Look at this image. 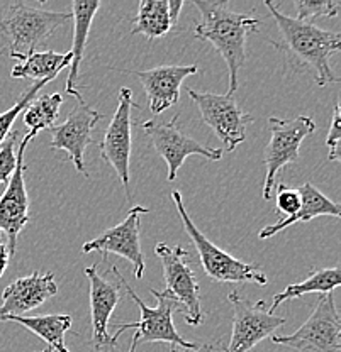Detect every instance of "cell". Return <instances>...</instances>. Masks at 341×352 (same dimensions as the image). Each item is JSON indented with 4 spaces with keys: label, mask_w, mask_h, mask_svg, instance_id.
<instances>
[{
    "label": "cell",
    "mask_w": 341,
    "mask_h": 352,
    "mask_svg": "<svg viewBox=\"0 0 341 352\" xmlns=\"http://www.w3.org/2000/svg\"><path fill=\"white\" fill-rule=\"evenodd\" d=\"M85 276L90 283V322H92V346L94 352L116 349L117 342L107 332L112 311L121 300V286L105 280L99 273L97 266H89Z\"/></svg>",
    "instance_id": "16"
},
{
    "label": "cell",
    "mask_w": 341,
    "mask_h": 352,
    "mask_svg": "<svg viewBox=\"0 0 341 352\" xmlns=\"http://www.w3.org/2000/svg\"><path fill=\"white\" fill-rule=\"evenodd\" d=\"M43 352H54V351L51 349V347H48V349H45V351H43Z\"/></svg>",
    "instance_id": "35"
},
{
    "label": "cell",
    "mask_w": 341,
    "mask_h": 352,
    "mask_svg": "<svg viewBox=\"0 0 341 352\" xmlns=\"http://www.w3.org/2000/svg\"><path fill=\"white\" fill-rule=\"evenodd\" d=\"M102 119L97 110L90 109L85 102H79L68 112L67 119L60 126L51 127V149L53 151H65L75 170L89 178L83 156H85L87 146L94 142L92 132L97 127L99 120Z\"/></svg>",
    "instance_id": "15"
},
{
    "label": "cell",
    "mask_w": 341,
    "mask_h": 352,
    "mask_svg": "<svg viewBox=\"0 0 341 352\" xmlns=\"http://www.w3.org/2000/svg\"><path fill=\"white\" fill-rule=\"evenodd\" d=\"M172 200H174L175 207H177L178 217L182 220L187 236L190 237L192 244L196 245L197 254H199L200 264H203L205 274L211 280L218 281V283H256L260 286L267 285L269 280L263 274L262 267L233 258V256L227 254L223 249H219L214 242L209 241L197 229L192 217L187 212L185 205H183L182 195L178 190L172 192Z\"/></svg>",
    "instance_id": "4"
},
{
    "label": "cell",
    "mask_w": 341,
    "mask_h": 352,
    "mask_svg": "<svg viewBox=\"0 0 341 352\" xmlns=\"http://www.w3.org/2000/svg\"><path fill=\"white\" fill-rule=\"evenodd\" d=\"M182 7H183V0H168V12H170V19L174 24H177Z\"/></svg>",
    "instance_id": "32"
},
{
    "label": "cell",
    "mask_w": 341,
    "mask_h": 352,
    "mask_svg": "<svg viewBox=\"0 0 341 352\" xmlns=\"http://www.w3.org/2000/svg\"><path fill=\"white\" fill-rule=\"evenodd\" d=\"M273 17L280 32V41H275V47L285 51L289 60L300 68H311L316 75L318 87L338 82L329 60L341 47L338 32L322 31L311 22H300L282 14L272 2H263Z\"/></svg>",
    "instance_id": "2"
},
{
    "label": "cell",
    "mask_w": 341,
    "mask_h": 352,
    "mask_svg": "<svg viewBox=\"0 0 341 352\" xmlns=\"http://www.w3.org/2000/svg\"><path fill=\"white\" fill-rule=\"evenodd\" d=\"M297 21L311 22L319 17H336L341 3L338 0H296Z\"/></svg>",
    "instance_id": "27"
},
{
    "label": "cell",
    "mask_w": 341,
    "mask_h": 352,
    "mask_svg": "<svg viewBox=\"0 0 341 352\" xmlns=\"http://www.w3.org/2000/svg\"><path fill=\"white\" fill-rule=\"evenodd\" d=\"M192 6L199 10L200 22L194 29L199 41H209L216 47L229 69V88L226 95H233L240 87V72L247 61V38L258 31L260 19L243 12L231 10L229 2L194 0Z\"/></svg>",
    "instance_id": "1"
},
{
    "label": "cell",
    "mask_w": 341,
    "mask_h": 352,
    "mask_svg": "<svg viewBox=\"0 0 341 352\" xmlns=\"http://www.w3.org/2000/svg\"><path fill=\"white\" fill-rule=\"evenodd\" d=\"M270 142L263 151V163H265L267 175L263 183V198L270 200L275 188V176L289 163L299 161V149L304 139L316 131V122L313 117L299 116L296 119H278L270 117L269 120Z\"/></svg>",
    "instance_id": "7"
},
{
    "label": "cell",
    "mask_w": 341,
    "mask_h": 352,
    "mask_svg": "<svg viewBox=\"0 0 341 352\" xmlns=\"http://www.w3.org/2000/svg\"><path fill=\"white\" fill-rule=\"evenodd\" d=\"M340 285L341 274L338 267H324V270L314 271V273L309 274L304 281L289 285L284 292L275 295L272 307H270L269 310L273 314L284 302L300 298V296L306 295V293H321V295H324V293H333V289L338 288Z\"/></svg>",
    "instance_id": "24"
},
{
    "label": "cell",
    "mask_w": 341,
    "mask_h": 352,
    "mask_svg": "<svg viewBox=\"0 0 341 352\" xmlns=\"http://www.w3.org/2000/svg\"><path fill=\"white\" fill-rule=\"evenodd\" d=\"M136 346H138V342H136V340H131V347H130V351H127V352H134V351H136Z\"/></svg>",
    "instance_id": "34"
},
{
    "label": "cell",
    "mask_w": 341,
    "mask_h": 352,
    "mask_svg": "<svg viewBox=\"0 0 341 352\" xmlns=\"http://www.w3.org/2000/svg\"><path fill=\"white\" fill-rule=\"evenodd\" d=\"M36 138V134L28 132L21 141L16 153V170L10 176L6 186V192L0 197V232L7 236V249L12 258L17 251V239L23 229L29 222V197L25 190V164L24 153L25 146Z\"/></svg>",
    "instance_id": "13"
},
{
    "label": "cell",
    "mask_w": 341,
    "mask_h": 352,
    "mask_svg": "<svg viewBox=\"0 0 341 352\" xmlns=\"http://www.w3.org/2000/svg\"><path fill=\"white\" fill-rule=\"evenodd\" d=\"M101 9V2H83V0H75L72 2V19L75 22L73 28V44L70 50V75L67 82V94L73 95L79 102H82V95H80L79 87V76H80V65H82L83 53H85L87 38H89L90 25L94 21L95 14Z\"/></svg>",
    "instance_id": "20"
},
{
    "label": "cell",
    "mask_w": 341,
    "mask_h": 352,
    "mask_svg": "<svg viewBox=\"0 0 341 352\" xmlns=\"http://www.w3.org/2000/svg\"><path fill=\"white\" fill-rule=\"evenodd\" d=\"M275 207H277V214L285 215L284 219L292 217L300 208L299 192L296 188L284 185V183L277 185V190H275Z\"/></svg>",
    "instance_id": "29"
},
{
    "label": "cell",
    "mask_w": 341,
    "mask_h": 352,
    "mask_svg": "<svg viewBox=\"0 0 341 352\" xmlns=\"http://www.w3.org/2000/svg\"><path fill=\"white\" fill-rule=\"evenodd\" d=\"M300 197V208L292 217L280 219L277 223L263 227L258 232L260 239H270L277 236L278 232L285 230L287 227L294 226L297 222H309V220L318 217H336L340 219L341 210L336 201L329 200L328 197L322 195L321 192L313 185V183H304L300 188H297Z\"/></svg>",
    "instance_id": "19"
},
{
    "label": "cell",
    "mask_w": 341,
    "mask_h": 352,
    "mask_svg": "<svg viewBox=\"0 0 341 352\" xmlns=\"http://www.w3.org/2000/svg\"><path fill=\"white\" fill-rule=\"evenodd\" d=\"M227 300L233 307V333L225 352H250L256 344L272 336L275 329L285 324L284 317L267 308L265 300L251 303L238 292H231Z\"/></svg>",
    "instance_id": "11"
},
{
    "label": "cell",
    "mask_w": 341,
    "mask_h": 352,
    "mask_svg": "<svg viewBox=\"0 0 341 352\" xmlns=\"http://www.w3.org/2000/svg\"><path fill=\"white\" fill-rule=\"evenodd\" d=\"M273 344L297 352H341V322L333 293H324L311 317L291 336H273Z\"/></svg>",
    "instance_id": "6"
},
{
    "label": "cell",
    "mask_w": 341,
    "mask_h": 352,
    "mask_svg": "<svg viewBox=\"0 0 341 352\" xmlns=\"http://www.w3.org/2000/svg\"><path fill=\"white\" fill-rule=\"evenodd\" d=\"M70 19L72 14L68 12H54L24 2L12 3L0 19V54L24 61Z\"/></svg>",
    "instance_id": "3"
},
{
    "label": "cell",
    "mask_w": 341,
    "mask_h": 352,
    "mask_svg": "<svg viewBox=\"0 0 341 352\" xmlns=\"http://www.w3.org/2000/svg\"><path fill=\"white\" fill-rule=\"evenodd\" d=\"M58 293V286L54 283L53 273H39L32 271L28 276L12 281L2 293V305H0V320L3 317H23L25 311L53 298Z\"/></svg>",
    "instance_id": "18"
},
{
    "label": "cell",
    "mask_w": 341,
    "mask_h": 352,
    "mask_svg": "<svg viewBox=\"0 0 341 352\" xmlns=\"http://www.w3.org/2000/svg\"><path fill=\"white\" fill-rule=\"evenodd\" d=\"M2 322H16L23 325L24 329L31 330L38 337H41L48 346L54 352H68L65 346V333L72 329L73 318L72 315L60 314V315H38V317H3Z\"/></svg>",
    "instance_id": "21"
},
{
    "label": "cell",
    "mask_w": 341,
    "mask_h": 352,
    "mask_svg": "<svg viewBox=\"0 0 341 352\" xmlns=\"http://www.w3.org/2000/svg\"><path fill=\"white\" fill-rule=\"evenodd\" d=\"M21 135L19 131L10 132L9 138L0 146V185H7L16 170V139Z\"/></svg>",
    "instance_id": "28"
},
{
    "label": "cell",
    "mask_w": 341,
    "mask_h": 352,
    "mask_svg": "<svg viewBox=\"0 0 341 352\" xmlns=\"http://www.w3.org/2000/svg\"><path fill=\"white\" fill-rule=\"evenodd\" d=\"M180 113H175L168 122L165 120H146L143 124V131L152 141L155 151L160 154L161 160L167 163L168 182L177 178L178 170L189 156H203L209 161H219L223 157L221 149L207 148L196 139L185 135L180 129Z\"/></svg>",
    "instance_id": "9"
},
{
    "label": "cell",
    "mask_w": 341,
    "mask_h": 352,
    "mask_svg": "<svg viewBox=\"0 0 341 352\" xmlns=\"http://www.w3.org/2000/svg\"><path fill=\"white\" fill-rule=\"evenodd\" d=\"M170 352H214V346L211 344H203V346H194V347H182V346H172Z\"/></svg>",
    "instance_id": "31"
},
{
    "label": "cell",
    "mask_w": 341,
    "mask_h": 352,
    "mask_svg": "<svg viewBox=\"0 0 341 352\" xmlns=\"http://www.w3.org/2000/svg\"><path fill=\"white\" fill-rule=\"evenodd\" d=\"M72 61L68 53H56V51H36L31 56L25 58L19 65H16L10 72L12 78H28L39 82L50 76H58Z\"/></svg>",
    "instance_id": "23"
},
{
    "label": "cell",
    "mask_w": 341,
    "mask_h": 352,
    "mask_svg": "<svg viewBox=\"0 0 341 352\" xmlns=\"http://www.w3.org/2000/svg\"><path fill=\"white\" fill-rule=\"evenodd\" d=\"M9 261H10V254H9V249H7V244H3V242L0 241V278H2L3 273H6L7 266H9Z\"/></svg>",
    "instance_id": "33"
},
{
    "label": "cell",
    "mask_w": 341,
    "mask_h": 352,
    "mask_svg": "<svg viewBox=\"0 0 341 352\" xmlns=\"http://www.w3.org/2000/svg\"><path fill=\"white\" fill-rule=\"evenodd\" d=\"M54 78H56V76H50V78H46V80L34 82L31 87L25 88V90L23 91V95H21L19 100H17L12 107L7 109L6 112L0 113V146H2V142L6 141V139L9 138L10 132H12L14 122H16L17 117L21 116V112H24V110L28 109V105L31 104L36 97H38L39 90H43V88H45L50 82H53Z\"/></svg>",
    "instance_id": "26"
},
{
    "label": "cell",
    "mask_w": 341,
    "mask_h": 352,
    "mask_svg": "<svg viewBox=\"0 0 341 352\" xmlns=\"http://www.w3.org/2000/svg\"><path fill=\"white\" fill-rule=\"evenodd\" d=\"M189 97L199 109L205 126L211 127L223 149L233 153L247 139V126L253 122V117L238 105L234 95H219L211 91H200L189 88Z\"/></svg>",
    "instance_id": "8"
},
{
    "label": "cell",
    "mask_w": 341,
    "mask_h": 352,
    "mask_svg": "<svg viewBox=\"0 0 341 352\" xmlns=\"http://www.w3.org/2000/svg\"><path fill=\"white\" fill-rule=\"evenodd\" d=\"M63 105V95L48 94L36 97L28 109L24 110V124L29 132L38 135L39 131L51 129L60 116V109Z\"/></svg>",
    "instance_id": "25"
},
{
    "label": "cell",
    "mask_w": 341,
    "mask_h": 352,
    "mask_svg": "<svg viewBox=\"0 0 341 352\" xmlns=\"http://www.w3.org/2000/svg\"><path fill=\"white\" fill-rule=\"evenodd\" d=\"M112 273H114V276L119 280L121 288L126 289L127 295H130L131 298H133V302L136 303L139 308V314H141L139 322H134V324H124V325H119V327H117L116 333L112 336V339L116 340V342L124 330L136 329V333L133 336V339L136 340L138 344L168 342V344H172V346L175 344V346H182V347L196 346L194 342H189V340L183 339L180 333L175 330L174 320H172V315H174V311L177 310V308L178 310H182V307H180V303H178L177 300H175L174 296L167 292V289L158 292V289L149 288L152 295L158 300V305H156L155 308H152L143 302L141 296L136 295V292H134V289L130 286V283L124 280V276L121 274L119 267L112 266Z\"/></svg>",
    "instance_id": "5"
},
{
    "label": "cell",
    "mask_w": 341,
    "mask_h": 352,
    "mask_svg": "<svg viewBox=\"0 0 341 352\" xmlns=\"http://www.w3.org/2000/svg\"><path fill=\"white\" fill-rule=\"evenodd\" d=\"M156 256L163 264V276L167 292L180 303L183 318L189 325H200L203 310H200V288L194 270L189 264V251L182 245H167L158 242L155 245Z\"/></svg>",
    "instance_id": "10"
},
{
    "label": "cell",
    "mask_w": 341,
    "mask_h": 352,
    "mask_svg": "<svg viewBox=\"0 0 341 352\" xmlns=\"http://www.w3.org/2000/svg\"><path fill=\"white\" fill-rule=\"evenodd\" d=\"M340 138H341V119H340V105L333 107L331 124H329L328 138H326V148H328V160H340Z\"/></svg>",
    "instance_id": "30"
},
{
    "label": "cell",
    "mask_w": 341,
    "mask_h": 352,
    "mask_svg": "<svg viewBox=\"0 0 341 352\" xmlns=\"http://www.w3.org/2000/svg\"><path fill=\"white\" fill-rule=\"evenodd\" d=\"M149 208L134 205L130 210L127 217L116 227L104 230L101 236L82 245V252H94L99 251L102 254V259H107L109 254H117L121 258L127 259L133 264V273L136 280H141L145 274V258L141 251V241H139V222L141 215L148 214Z\"/></svg>",
    "instance_id": "14"
},
{
    "label": "cell",
    "mask_w": 341,
    "mask_h": 352,
    "mask_svg": "<svg viewBox=\"0 0 341 352\" xmlns=\"http://www.w3.org/2000/svg\"><path fill=\"white\" fill-rule=\"evenodd\" d=\"M175 24L168 12V0H141L134 17L131 34H143L148 39L163 38Z\"/></svg>",
    "instance_id": "22"
},
{
    "label": "cell",
    "mask_w": 341,
    "mask_h": 352,
    "mask_svg": "<svg viewBox=\"0 0 341 352\" xmlns=\"http://www.w3.org/2000/svg\"><path fill=\"white\" fill-rule=\"evenodd\" d=\"M138 76L148 98V109L152 116H160L167 109L174 107L180 100V88L187 76L197 73V65H170L156 66L143 72H131Z\"/></svg>",
    "instance_id": "17"
},
{
    "label": "cell",
    "mask_w": 341,
    "mask_h": 352,
    "mask_svg": "<svg viewBox=\"0 0 341 352\" xmlns=\"http://www.w3.org/2000/svg\"><path fill=\"white\" fill-rule=\"evenodd\" d=\"M136 107L133 102V90L127 87L119 90V104L105 131L104 139L99 142L101 157L114 168L119 176L127 200H131L130 190V160H131V139H133V117L131 112Z\"/></svg>",
    "instance_id": "12"
}]
</instances>
